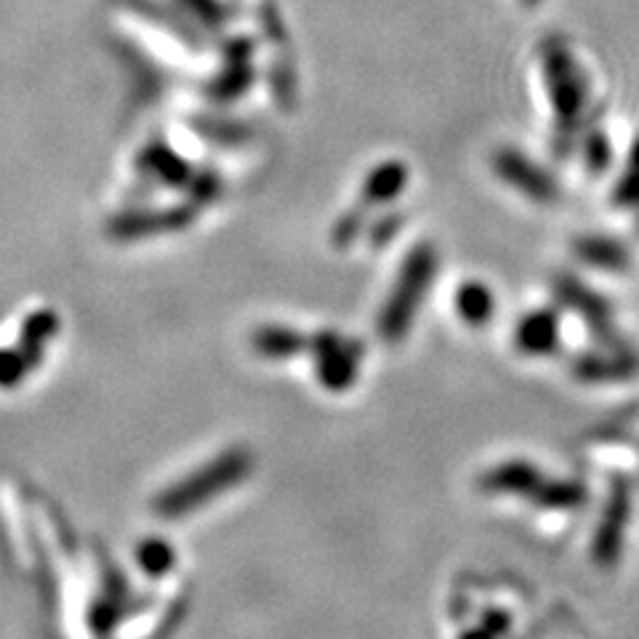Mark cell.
I'll return each instance as SVG.
<instances>
[{"mask_svg": "<svg viewBox=\"0 0 639 639\" xmlns=\"http://www.w3.org/2000/svg\"><path fill=\"white\" fill-rule=\"evenodd\" d=\"M306 336L296 334L293 328H285V325H266V328H259L253 334V349L259 355L272 357V360H285V357H293L296 352L306 349Z\"/></svg>", "mask_w": 639, "mask_h": 639, "instance_id": "7", "label": "cell"}, {"mask_svg": "<svg viewBox=\"0 0 639 639\" xmlns=\"http://www.w3.org/2000/svg\"><path fill=\"white\" fill-rule=\"evenodd\" d=\"M35 363L22 349H0V389H14L28 378Z\"/></svg>", "mask_w": 639, "mask_h": 639, "instance_id": "13", "label": "cell"}, {"mask_svg": "<svg viewBox=\"0 0 639 639\" xmlns=\"http://www.w3.org/2000/svg\"><path fill=\"white\" fill-rule=\"evenodd\" d=\"M139 565L145 567L149 576H163V573L168 570V567H174V549L166 544V541H145V544L139 546Z\"/></svg>", "mask_w": 639, "mask_h": 639, "instance_id": "14", "label": "cell"}, {"mask_svg": "<svg viewBox=\"0 0 639 639\" xmlns=\"http://www.w3.org/2000/svg\"><path fill=\"white\" fill-rule=\"evenodd\" d=\"M629 493L626 488H612L608 504H605L603 520H599L597 531H595V559L599 565H612L618 557H621L624 549V536H626V525H629Z\"/></svg>", "mask_w": 639, "mask_h": 639, "instance_id": "4", "label": "cell"}, {"mask_svg": "<svg viewBox=\"0 0 639 639\" xmlns=\"http://www.w3.org/2000/svg\"><path fill=\"white\" fill-rule=\"evenodd\" d=\"M248 472H251V455L240 451V448L224 451L213 461H208L206 467H200L198 472L187 474L166 493H160L155 499V512L166 520L185 517L192 509L208 504L211 499H219L232 485H240L248 478Z\"/></svg>", "mask_w": 639, "mask_h": 639, "instance_id": "1", "label": "cell"}, {"mask_svg": "<svg viewBox=\"0 0 639 639\" xmlns=\"http://www.w3.org/2000/svg\"><path fill=\"white\" fill-rule=\"evenodd\" d=\"M56 331H59V317L54 315V312L51 310L32 312V315L28 317V323H24L22 336H19V349H22L24 355L38 365V360L43 357L45 344L51 342V336H54Z\"/></svg>", "mask_w": 639, "mask_h": 639, "instance_id": "9", "label": "cell"}, {"mask_svg": "<svg viewBox=\"0 0 639 639\" xmlns=\"http://www.w3.org/2000/svg\"><path fill=\"white\" fill-rule=\"evenodd\" d=\"M578 248H582V259L589 264L605 266V270H624L626 266V251L610 240H584Z\"/></svg>", "mask_w": 639, "mask_h": 639, "instance_id": "12", "label": "cell"}, {"mask_svg": "<svg viewBox=\"0 0 639 639\" xmlns=\"http://www.w3.org/2000/svg\"><path fill=\"white\" fill-rule=\"evenodd\" d=\"M544 478L536 467L525 464V461H512V464L495 467L493 472H488L482 478V488L488 493H523V495H536L544 485Z\"/></svg>", "mask_w": 639, "mask_h": 639, "instance_id": "5", "label": "cell"}, {"mask_svg": "<svg viewBox=\"0 0 639 639\" xmlns=\"http://www.w3.org/2000/svg\"><path fill=\"white\" fill-rule=\"evenodd\" d=\"M559 344V320L554 312L541 310L523 317L517 328V347L527 355H549Z\"/></svg>", "mask_w": 639, "mask_h": 639, "instance_id": "6", "label": "cell"}, {"mask_svg": "<svg viewBox=\"0 0 639 639\" xmlns=\"http://www.w3.org/2000/svg\"><path fill=\"white\" fill-rule=\"evenodd\" d=\"M578 374L589 381H605V378H629L637 374V363L631 357H586L578 365Z\"/></svg>", "mask_w": 639, "mask_h": 639, "instance_id": "10", "label": "cell"}, {"mask_svg": "<svg viewBox=\"0 0 639 639\" xmlns=\"http://www.w3.org/2000/svg\"><path fill=\"white\" fill-rule=\"evenodd\" d=\"M455 310H459V315L467 325L480 328V325H485L488 320L493 317V310H495L493 291L488 289V285L478 283V280L464 283L459 289V293H455Z\"/></svg>", "mask_w": 639, "mask_h": 639, "instance_id": "8", "label": "cell"}, {"mask_svg": "<svg viewBox=\"0 0 639 639\" xmlns=\"http://www.w3.org/2000/svg\"><path fill=\"white\" fill-rule=\"evenodd\" d=\"M434 270L437 256L432 248L427 245L416 248L408 256V262L402 264L400 277H397L395 289L389 293L381 315H378V334L387 338L389 344H397L410 331L416 312H419L423 302V293L432 285Z\"/></svg>", "mask_w": 639, "mask_h": 639, "instance_id": "2", "label": "cell"}, {"mask_svg": "<svg viewBox=\"0 0 639 639\" xmlns=\"http://www.w3.org/2000/svg\"><path fill=\"white\" fill-rule=\"evenodd\" d=\"M541 506H552V509H570L584 504L586 493L582 485L576 482H544L541 491L533 495Z\"/></svg>", "mask_w": 639, "mask_h": 639, "instance_id": "11", "label": "cell"}, {"mask_svg": "<svg viewBox=\"0 0 639 639\" xmlns=\"http://www.w3.org/2000/svg\"><path fill=\"white\" fill-rule=\"evenodd\" d=\"M565 296L567 302L578 310H584V315L591 320V323H605L608 320V306L599 302V296H591L589 291H584L582 285H565Z\"/></svg>", "mask_w": 639, "mask_h": 639, "instance_id": "15", "label": "cell"}, {"mask_svg": "<svg viewBox=\"0 0 639 639\" xmlns=\"http://www.w3.org/2000/svg\"><path fill=\"white\" fill-rule=\"evenodd\" d=\"M312 347L317 352V378L328 389H347L360 370V349L338 334H320Z\"/></svg>", "mask_w": 639, "mask_h": 639, "instance_id": "3", "label": "cell"}]
</instances>
